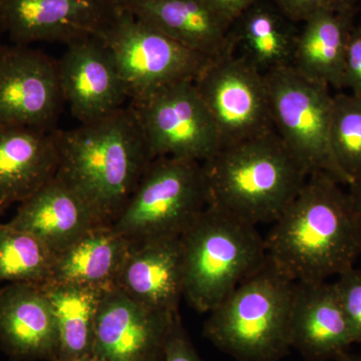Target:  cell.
Listing matches in <instances>:
<instances>
[{"mask_svg":"<svg viewBox=\"0 0 361 361\" xmlns=\"http://www.w3.org/2000/svg\"><path fill=\"white\" fill-rule=\"evenodd\" d=\"M54 260L51 249L30 233L8 223L0 225V282L45 283Z\"/></svg>","mask_w":361,"mask_h":361,"instance_id":"cell-25","label":"cell"},{"mask_svg":"<svg viewBox=\"0 0 361 361\" xmlns=\"http://www.w3.org/2000/svg\"><path fill=\"white\" fill-rule=\"evenodd\" d=\"M360 1L361 2V0H360Z\"/></svg>","mask_w":361,"mask_h":361,"instance_id":"cell-37","label":"cell"},{"mask_svg":"<svg viewBox=\"0 0 361 361\" xmlns=\"http://www.w3.org/2000/svg\"><path fill=\"white\" fill-rule=\"evenodd\" d=\"M63 104L58 61L28 45H0V125L54 132Z\"/></svg>","mask_w":361,"mask_h":361,"instance_id":"cell-11","label":"cell"},{"mask_svg":"<svg viewBox=\"0 0 361 361\" xmlns=\"http://www.w3.org/2000/svg\"><path fill=\"white\" fill-rule=\"evenodd\" d=\"M222 147L274 130L265 73L237 54L212 59L194 82Z\"/></svg>","mask_w":361,"mask_h":361,"instance_id":"cell-10","label":"cell"},{"mask_svg":"<svg viewBox=\"0 0 361 361\" xmlns=\"http://www.w3.org/2000/svg\"><path fill=\"white\" fill-rule=\"evenodd\" d=\"M40 286L51 304L58 325L59 355L56 360L92 353L97 313L106 290L54 281Z\"/></svg>","mask_w":361,"mask_h":361,"instance_id":"cell-24","label":"cell"},{"mask_svg":"<svg viewBox=\"0 0 361 361\" xmlns=\"http://www.w3.org/2000/svg\"><path fill=\"white\" fill-rule=\"evenodd\" d=\"M264 240L271 264L296 283L338 276L361 253L348 193L325 173L308 176Z\"/></svg>","mask_w":361,"mask_h":361,"instance_id":"cell-1","label":"cell"},{"mask_svg":"<svg viewBox=\"0 0 361 361\" xmlns=\"http://www.w3.org/2000/svg\"><path fill=\"white\" fill-rule=\"evenodd\" d=\"M152 155L204 161L222 142L212 115L194 82L167 85L141 99H130Z\"/></svg>","mask_w":361,"mask_h":361,"instance_id":"cell-9","label":"cell"},{"mask_svg":"<svg viewBox=\"0 0 361 361\" xmlns=\"http://www.w3.org/2000/svg\"><path fill=\"white\" fill-rule=\"evenodd\" d=\"M123 8L206 58L234 54L231 25L203 0H128Z\"/></svg>","mask_w":361,"mask_h":361,"instance_id":"cell-19","label":"cell"},{"mask_svg":"<svg viewBox=\"0 0 361 361\" xmlns=\"http://www.w3.org/2000/svg\"><path fill=\"white\" fill-rule=\"evenodd\" d=\"M8 224L39 238L56 256L85 233L104 225L89 205L56 177L23 201Z\"/></svg>","mask_w":361,"mask_h":361,"instance_id":"cell-20","label":"cell"},{"mask_svg":"<svg viewBox=\"0 0 361 361\" xmlns=\"http://www.w3.org/2000/svg\"><path fill=\"white\" fill-rule=\"evenodd\" d=\"M163 361H201L183 326L180 315L176 318L169 334Z\"/></svg>","mask_w":361,"mask_h":361,"instance_id":"cell-30","label":"cell"},{"mask_svg":"<svg viewBox=\"0 0 361 361\" xmlns=\"http://www.w3.org/2000/svg\"><path fill=\"white\" fill-rule=\"evenodd\" d=\"M334 285L353 341L361 344V270H346L337 276Z\"/></svg>","mask_w":361,"mask_h":361,"instance_id":"cell-27","label":"cell"},{"mask_svg":"<svg viewBox=\"0 0 361 361\" xmlns=\"http://www.w3.org/2000/svg\"><path fill=\"white\" fill-rule=\"evenodd\" d=\"M292 348L308 361H338L355 344L334 283L298 282L292 301Z\"/></svg>","mask_w":361,"mask_h":361,"instance_id":"cell-16","label":"cell"},{"mask_svg":"<svg viewBox=\"0 0 361 361\" xmlns=\"http://www.w3.org/2000/svg\"><path fill=\"white\" fill-rule=\"evenodd\" d=\"M207 207L202 163L157 157L111 227L130 242L180 237Z\"/></svg>","mask_w":361,"mask_h":361,"instance_id":"cell-6","label":"cell"},{"mask_svg":"<svg viewBox=\"0 0 361 361\" xmlns=\"http://www.w3.org/2000/svg\"><path fill=\"white\" fill-rule=\"evenodd\" d=\"M116 287L146 307L179 312L183 297L180 237L130 242Z\"/></svg>","mask_w":361,"mask_h":361,"instance_id":"cell-17","label":"cell"},{"mask_svg":"<svg viewBox=\"0 0 361 361\" xmlns=\"http://www.w3.org/2000/svg\"><path fill=\"white\" fill-rule=\"evenodd\" d=\"M202 165L208 206L254 226L274 223L310 176L274 130L222 147Z\"/></svg>","mask_w":361,"mask_h":361,"instance_id":"cell-3","label":"cell"},{"mask_svg":"<svg viewBox=\"0 0 361 361\" xmlns=\"http://www.w3.org/2000/svg\"><path fill=\"white\" fill-rule=\"evenodd\" d=\"M102 39L127 85L130 101L176 82H195L212 61L170 39L123 7Z\"/></svg>","mask_w":361,"mask_h":361,"instance_id":"cell-8","label":"cell"},{"mask_svg":"<svg viewBox=\"0 0 361 361\" xmlns=\"http://www.w3.org/2000/svg\"><path fill=\"white\" fill-rule=\"evenodd\" d=\"M130 245L111 226H97L56 256L49 281L114 288Z\"/></svg>","mask_w":361,"mask_h":361,"instance_id":"cell-23","label":"cell"},{"mask_svg":"<svg viewBox=\"0 0 361 361\" xmlns=\"http://www.w3.org/2000/svg\"><path fill=\"white\" fill-rule=\"evenodd\" d=\"M111 1H113L114 4H116L118 6H122L128 0H111Z\"/></svg>","mask_w":361,"mask_h":361,"instance_id":"cell-36","label":"cell"},{"mask_svg":"<svg viewBox=\"0 0 361 361\" xmlns=\"http://www.w3.org/2000/svg\"><path fill=\"white\" fill-rule=\"evenodd\" d=\"M120 8L111 0H0V18L16 44L68 45L103 37Z\"/></svg>","mask_w":361,"mask_h":361,"instance_id":"cell-12","label":"cell"},{"mask_svg":"<svg viewBox=\"0 0 361 361\" xmlns=\"http://www.w3.org/2000/svg\"><path fill=\"white\" fill-rule=\"evenodd\" d=\"M296 282L266 261L209 312L204 336L238 361H280L292 348Z\"/></svg>","mask_w":361,"mask_h":361,"instance_id":"cell-4","label":"cell"},{"mask_svg":"<svg viewBox=\"0 0 361 361\" xmlns=\"http://www.w3.org/2000/svg\"><path fill=\"white\" fill-rule=\"evenodd\" d=\"M296 25L271 0H258L231 25L235 54L263 73L291 66L299 33Z\"/></svg>","mask_w":361,"mask_h":361,"instance_id":"cell-22","label":"cell"},{"mask_svg":"<svg viewBox=\"0 0 361 361\" xmlns=\"http://www.w3.org/2000/svg\"><path fill=\"white\" fill-rule=\"evenodd\" d=\"M338 361H361V356L348 355H344L341 360Z\"/></svg>","mask_w":361,"mask_h":361,"instance_id":"cell-34","label":"cell"},{"mask_svg":"<svg viewBox=\"0 0 361 361\" xmlns=\"http://www.w3.org/2000/svg\"><path fill=\"white\" fill-rule=\"evenodd\" d=\"M331 144L339 166L353 183L361 176V97L334 94Z\"/></svg>","mask_w":361,"mask_h":361,"instance_id":"cell-26","label":"cell"},{"mask_svg":"<svg viewBox=\"0 0 361 361\" xmlns=\"http://www.w3.org/2000/svg\"><path fill=\"white\" fill-rule=\"evenodd\" d=\"M4 32H6V30H4V23H2L1 18H0V42H1V37ZM0 45H1V42H0Z\"/></svg>","mask_w":361,"mask_h":361,"instance_id":"cell-35","label":"cell"},{"mask_svg":"<svg viewBox=\"0 0 361 361\" xmlns=\"http://www.w3.org/2000/svg\"><path fill=\"white\" fill-rule=\"evenodd\" d=\"M56 361H103L101 358L97 357L94 353H90V355H85L82 356H78V357L70 358V360H56Z\"/></svg>","mask_w":361,"mask_h":361,"instance_id":"cell-33","label":"cell"},{"mask_svg":"<svg viewBox=\"0 0 361 361\" xmlns=\"http://www.w3.org/2000/svg\"><path fill=\"white\" fill-rule=\"evenodd\" d=\"M203 1L222 20L232 25L246 9L253 6L258 0H203Z\"/></svg>","mask_w":361,"mask_h":361,"instance_id":"cell-31","label":"cell"},{"mask_svg":"<svg viewBox=\"0 0 361 361\" xmlns=\"http://www.w3.org/2000/svg\"><path fill=\"white\" fill-rule=\"evenodd\" d=\"M343 89L349 94L361 97V21L353 26L349 37L345 66H344Z\"/></svg>","mask_w":361,"mask_h":361,"instance_id":"cell-29","label":"cell"},{"mask_svg":"<svg viewBox=\"0 0 361 361\" xmlns=\"http://www.w3.org/2000/svg\"><path fill=\"white\" fill-rule=\"evenodd\" d=\"M183 297L209 313L267 261L256 226L207 207L180 236Z\"/></svg>","mask_w":361,"mask_h":361,"instance_id":"cell-5","label":"cell"},{"mask_svg":"<svg viewBox=\"0 0 361 361\" xmlns=\"http://www.w3.org/2000/svg\"><path fill=\"white\" fill-rule=\"evenodd\" d=\"M59 164L54 132L0 125V212L54 180Z\"/></svg>","mask_w":361,"mask_h":361,"instance_id":"cell-18","label":"cell"},{"mask_svg":"<svg viewBox=\"0 0 361 361\" xmlns=\"http://www.w3.org/2000/svg\"><path fill=\"white\" fill-rule=\"evenodd\" d=\"M348 188V193L349 199H350L351 206H353V213H355L361 243V176L353 180V184Z\"/></svg>","mask_w":361,"mask_h":361,"instance_id":"cell-32","label":"cell"},{"mask_svg":"<svg viewBox=\"0 0 361 361\" xmlns=\"http://www.w3.org/2000/svg\"><path fill=\"white\" fill-rule=\"evenodd\" d=\"M56 178L89 205L104 225L113 224L153 160L129 104L108 116L54 130Z\"/></svg>","mask_w":361,"mask_h":361,"instance_id":"cell-2","label":"cell"},{"mask_svg":"<svg viewBox=\"0 0 361 361\" xmlns=\"http://www.w3.org/2000/svg\"><path fill=\"white\" fill-rule=\"evenodd\" d=\"M356 11H322L302 23L291 66L311 80L343 90L344 66Z\"/></svg>","mask_w":361,"mask_h":361,"instance_id":"cell-21","label":"cell"},{"mask_svg":"<svg viewBox=\"0 0 361 361\" xmlns=\"http://www.w3.org/2000/svg\"><path fill=\"white\" fill-rule=\"evenodd\" d=\"M273 128L308 174L325 173L342 186L353 180L339 166L331 144L334 94L291 66L265 73Z\"/></svg>","mask_w":361,"mask_h":361,"instance_id":"cell-7","label":"cell"},{"mask_svg":"<svg viewBox=\"0 0 361 361\" xmlns=\"http://www.w3.org/2000/svg\"><path fill=\"white\" fill-rule=\"evenodd\" d=\"M178 315L146 307L116 287L109 289L97 313L92 353L103 361H163Z\"/></svg>","mask_w":361,"mask_h":361,"instance_id":"cell-14","label":"cell"},{"mask_svg":"<svg viewBox=\"0 0 361 361\" xmlns=\"http://www.w3.org/2000/svg\"><path fill=\"white\" fill-rule=\"evenodd\" d=\"M0 345L14 360L58 358V325L40 284L18 282L0 289Z\"/></svg>","mask_w":361,"mask_h":361,"instance_id":"cell-15","label":"cell"},{"mask_svg":"<svg viewBox=\"0 0 361 361\" xmlns=\"http://www.w3.org/2000/svg\"><path fill=\"white\" fill-rule=\"evenodd\" d=\"M0 214H1V212H0Z\"/></svg>","mask_w":361,"mask_h":361,"instance_id":"cell-38","label":"cell"},{"mask_svg":"<svg viewBox=\"0 0 361 361\" xmlns=\"http://www.w3.org/2000/svg\"><path fill=\"white\" fill-rule=\"evenodd\" d=\"M66 47L58 71L61 94L71 115L85 123L125 108L129 92L103 39L87 37Z\"/></svg>","mask_w":361,"mask_h":361,"instance_id":"cell-13","label":"cell"},{"mask_svg":"<svg viewBox=\"0 0 361 361\" xmlns=\"http://www.w3.org/2000/svg\"><path fill=\"white\" fill-rule=\"evenodd\" d=\"M292 23H303L322 11H357L360 0H271Z\"/></svg>","mask_w":361,"mask_h":361,"instance_id":"cell-28","label":"cell"}]
</instances>
